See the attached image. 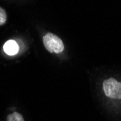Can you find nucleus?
I'll return each instance as SVG.
<instances>
[{
	"label": "nucleus",
	"instance_id": "nucleus-5",
	"mask_svg": "<svg viewBox=\"0 0 121 121\" xmlns=\"http://www.w3.org/2000/svg\"><path fill=\"white\" fill-rule=\"evenodd\" d=\"M6 21H7V13L2 7H0V26L4 25L6 23Z\"/></svg>",
	"mask_w": 121,
	"mask_h": 121
},
{
	"label": "nucleus",
	"instance_id": "nucleus-3",
	"mask_svg": "<svg viewBox=\"0 0 121 121\" xmlns=\"http://www.w3.org/2000/svg\"><path fill=\"white\" fill-rule=\"evenodd\" d=\"M3 49L4 51L9 55H15L18 52L19 47L15 41L9 40L4 44Z\"/></svg>",
	"mask_w": 121,
	"mask_h": 121
},
{
	"label": "nucleus",
	"instance_id": "nucleus-1",
	"mask_svg": "<svg viewBox=\"0 0 121 121\" xmlns=\"http://www.w3.org/2000/svg\"><path fill=\"white\" fill-rule=\"evenodd\" d=\"M43 43L46 49L50 53H61L65 48L62 39L52 33H48L43 36Z\"/></svg>",
	"mask_w": 121,
	"mask_h": 121
},
{
	"label": "nucleus",
	"instance_id": "nucleus-4",
	"mask_svg": "<svg viewBox=\"0 0 121 121\" xmlns=\"http://www.w3.org/2000/svg\"><path fill=\"white\" fill-rule=\"evenodd\" d=\"M7 121H25L22 115L18 112L9 114L7 117Z\"/></svg>",
	"mask_w": 121,
	"mask_h": 121
},
{
	"label": "nucleus",
	"instance_id": "nucleus-2",
	"mask_svg": "<svg viewBox=\"0 0 121 121\" xmlns=\"http://www.w3.org/2000/svg\"><path fill=\"white\" fill-rule=\"evenodd\" d=\"M104 94L114 99H121V82L113 78H109L104 81L102 83Z\"/></svg>",
	"mask_w": 121,
	"mask_h": 121
}]
</instances>
